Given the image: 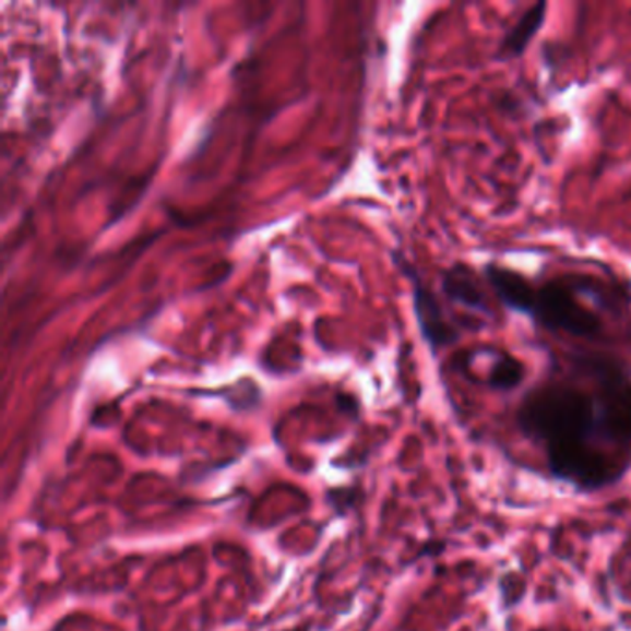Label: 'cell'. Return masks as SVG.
<instances>
[{
  "instance_id": "6",
  "label": "cell",
  "mask_w": 631,
  "mask_h": 631,
  "mask_svg": "<svg viewBox=\"0 0 631 631\" xmlns=\"http://www.w3.org/2000/svg\"><path fill=\"white\" fill-rule=\"evenodd\" d=\"M547 8L545 2H539V4L529 8L528 12L522 15L521 21L508 32L504 41L500 43V58H516V56H521L526 50L529 41L534 39L535 34L539 32L540 26L545 23Z\"/></svg>"
},
{
  "instance_id": "4",
  "label": "cell",
  "mask_w": 631,
  "mask_h": 631,
  "mask_svg": "<svg viewBox=\"0 0 631 631\" xmlns=\"http://www.w3.org/2000/svg\"><path fill=\"white\" fill-rule=\"evenodd\" d=\"M486 276L487 282L497 291L498 298L508 308L524 313V316H532L537 289L529 284L528 279L515 271L500 267V265H487Z\"/></svg>"
},
{
  "instance_id": "2",
  "label": "cell",
  "mask_w": 631,
  "mask_h": 631,
  "mask_svg": "<svg viewBox=\"0 0 631 631\" xmlns=\"http://www.w3.org/2000/svg\"><path fill=\"white\" fill-rule=\"evenodd\" d=\"M534 319L548 330H558L574 337H596L602 332L600 317L578 300L567 282H550L535 291Z\"/></svg>"
},
{
  "instance_id": "5",
  "label": "cell",
  "mask_w": 631,
  "mask_h": 631,
  "mask_svg": "<svg viewBox=\"0 0 631 631\" xmlns=\"http://www.w3.org/2000/svg\"><path fill=\"white\" fill-rule=\"evenodd\" d=\"M443 291L449 300L460 303L474 313H491L486 295L481 291L480 282L465 265L450 267L443 276Z\"/></svg>"
},
{
  "instance_id": "8",
  "label": "cell",
  "mask_w": 631,
  "mask_h": 631,
  "mask_svg": "<svg viewBox=\"0 0 631 631\" xmlns=\"http://www.w3.org/2000/svg\"><path fill=\"white\" fill-rule=\"evenodd\" d=\"M293 631H306V630H303V628H297V630H293Z\"/></svg>"
},
{
  "instance_id": "3",
  "label": "cell",
  "mask_w": 631,
  "mask_h": 631,
  "mask_svg": "<svg viewBox=\"0 0 631 631\" xmlns=\"http://www.w3.org/2000/svg\"><path fill=\"white\" fill-rule=\"evenodd\" d=\"M398 265H402V271L406 273L407 278L412 279L415 316H417L420 332L425 335L426 343L433 350H439V348H444V346L452 345L460 340L457 330L447 321V317L439 306L438 297L433 295L430 287L422 284V279L413 273L409 263L398 260Z\"/></svg>"
},
{
  "instance_id": "7",
  "label": "cell",
  "mask_w": 631,
  "mask_h": 631,
  "mask_svg": "<svg viewBox=\"0 0 631 631\" xmlns=\"http://www.w3.org/2000/svg\"><path fill=\"white\" fill-rule=\"evenodd\" d=\"M524 378V367L521 361L511 356H500L489 372V385L497 391H511L521 385Z\"/></svg>"
},
{
  "instance_id": "1",
  "label": "cell",
  "mask_w": 631,
  "mask_h": 631,
  "mask_svg": "<svg viewBox=\"0 0 631 631\" xmlns=\"http://www.w3.org/2000/svg\"><path fill=\"white\" fill-rule=\"evenodd\" d=\"M519 426L543 444L556 480L582 492L614 486L631 467V383L600 367L590 391L548 383L522 402Z\"/></svg>"
}]
</instances>
